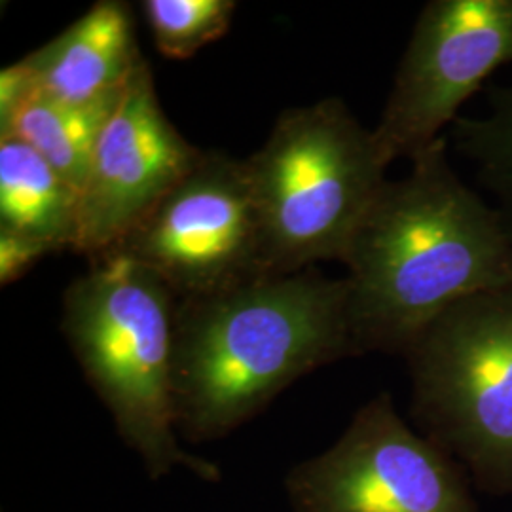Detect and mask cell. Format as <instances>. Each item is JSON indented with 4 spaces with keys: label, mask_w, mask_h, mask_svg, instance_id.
Segmentation results:
<instances>
[{
    "label": "cell",
    "mask_w": 512,
    "mask_h": 512,
    "mask_svg": "<svg viewBox=\"0 0 512 512\" xmlns=\"http://www.w3.org/2000/svg\"><path fill=\"white\" fill-rule=\"evenodd\" d=\"M410 162L404 179H387L344 258L355 355H404L442 311L512 283L505 222L456 173L448 139Z\"/></svg>",
    "instance_id": "obj_1"
},
{
    "label": "cell",
    "mask_w": 512,
    "mask_h": 512,
    "mask_svg": "<svg viewBox=\"0 0 512 512\" xmlns=\"http://www.w3.org/2000/svg\"><path fill=\"white\" fill-rule=\"evenodd\" d=\"M353 355L346 279L308 268L177 298V431L196 442L224 437L298 378Z\"/></svg>",
    "instance_id": "obj_2"
},
{
    "label": "cell",
    "mask_w": 512,
    "mask_h": 512,
    "mask_svg": "<svg viewBox=\"0 0 512 512\" xmlns=\"http://www.w3.org/2000/svg\"><path fill=\"white\" fill-rule=\"evenodd\" d=\"M177 296L126 256L93 260L63 300V332L131 450L154 478L183 467L219 480L209 461L184 452L173 408Z\"/></svg>",
    "instance_id": "obj_3"
},
{
    "label": "cell",
    "mask_w": 512,
    "mask_h": 512,
    "mask_svg": "<svg viewBox=\"0 0 512 512\" xmlns=\"http://www.w3.org/2000/svg\"><path fill=\"white\" fill-rule=\"evenodd\" d=\"M260 224L264 275L342 260L387 183V164L340 99L285 110L245 160Z\"/></svg>",
    "instance_id": "obj_4"
},
{
    "label": "cell",
    "mask_w": 512,
    "mask_h": 512,
    "mask_svg": "<svg viewBox=\"0 0 512 512\" xmlns=\"http://www.w3.org/2000/svg\"><path fill=\"white\" fill-rule=\"evenodd\" d=\"M404 357L425 437L482 492L512 497V283L442 311Z\"/></svg>",
    "instance_id": "obj_5"
},
{
    "label": "cell",
    "mask_w": 512,
    "mask_h": 512,
    "mask_svg": "<svg viewBox=\"0 0 512 512\" xmlns=\"http://www.w3.org/2000/svg\"><path fill=\"white\" fill-rule=\"evenodd\" d=\"M105 256L143 264L179 300L264 275L245 160L203 152L200 162Z\"/></svg>",
    "instance_id": "obj_6"
},
{
    "label": "cell",
    "mask_w": 512,
    "mask_h": 512,
    "mask_svg": "<svg viewBox=\"0 0 512 512\" xmlns=\"http://www.w3.org/2000/svg\"><path fill=\"white\" fill-rule=\"evenodd\" d=\"M287 490L294 512H478L458 463L410 429L387 393L294 467Z\"/></svg>",
    "instance_id": "obj_7"
},
{
    "label": "cell",
    "mask_w": 512,
    "mask_h": 512,
    "mask_svg": "<svg viewBox=\"0 0 512 512\" xmlns=\"http://www.w3.org/2000/svg\"><path fill=\"white\" fill-rule=\"evenodd\" d=\"M512 63V0H431L372 129L385 164L414 160L458 120L492 74Z\"/></svg>",
    "instance_id": "obj_8"
},
{
    "label": "cell",
    "mask_w": 512,
    "mask_h": 512,
    "mask_svg": "<svg viewBox=\"0 0 512 512\" xmlns=\"http://www.w3.org/2000/svg\"><path fill=\"white\" fill-rule=\"evenodd\" d=\"M202 156L167 120L145 59L99 135L80 196L76 253L90 262L107 255Z\"/></svg>",
    "instance_id": "obj_9"
},
{
    "label": "cell",
    "mask_w": 512,
    "mask_h": 512,
    "mask_svg": "<svg viewBox=\"0 0 512 512\" xmlns=\"http://www.w3.org/2000/svg\"><path fill=\"white\" fill-rule=\"evenodd\" d=\"M23 59L38 93L65 105L90 107L118 99L145 55L137 44L131 6L101 0Z\"/></svg>",
    "instance_id": "obj_10"
},
{
    "label": "cell",
    "mask_w": 512,
    "mask_h": 512,
    "mask_svg": "<svg viewBox=\"0 0 512 512\" xmlns=\"http://www.w3.org/2000/svg\"><path fill=\"white\" fill-rule=\"evenodd\" d=\"M0 228L76 251L80 194L23 141L0 139Z\"/></svg>",
    "instance_id": "obj_11"
},
{
    "label": "cell",
    "mask_w": 512,
    "mask_h": 512,
    "mask_svg": "<svg viewBox=\"0 0 512 512\" xmlns=\"http://www.w3.org/2000/svg\"><path fill=\"white\" fill-rule=\"evenodd\" d=\"M120 99V97H118ZM76 107L35 93L0 139L14 137L33 148L82 196L93 152L116 101Z\"/></svg>",
    "instance_id": "obj_12"
},
{
    "label": "cell",
    "mask_w": 512,
    "mask_h": 512,
    "mask_svg": "<svg viewBox=\"0 0 512 512\" xmlns=\"http://www.w3.org/2000/svg\"><path fill=\"white\" fill-rule=\"evenodd\" d=\"M148 29L160 54L188 59L226 35L238 4L234 0H145Z\"/></svg>",
    "instance_id": "obj_13"
},
{
    "label": "cell",
    "mask_w": 512,
    "mask_h": 512,
    "mask_svg": "<svg viewBox=\"0 0 512 512\" xmlns=\"http://www.w3.org/2000/svg\"><path fill=\"white\" fill-rule=\"evenodd\" d=\"M54 245L0 228V285L6 287L27 274L38 260L55 253Z\"/></svg>",
    "instance_id": "obj_14"
},
{
    "label": "cell",
    "mask_w": 512,
    "mask_h": 512,
    "mask_svg": "<svg viewBox=\"0 0 512 512\" xmlns=\"http://www.w3.org/2000/svg\"><path fill=\"white\" fill-rule=\"evenodd\" d=\"M37 93V82L25 59L0 71V133L10 128L23 105Z\"/></svg>",
    "instance_id": "obj_15"
},
{
    "label": "cell",
    "mask_w": 512,
    "mask_h": 512,
    "mask_svg": "<svg viewBox=\"0 0 512 512\" xmlns=\"http://www.w3.org/2000/svg\"><path fill=\"white\" fill-rule=\"evenodd\" d=\"M503 190H505V205L511 220L512 228V114L507 131V147H505V167H503Z\"/></svg>",
    "instance_id": "obj_16"
}]
</instances>
